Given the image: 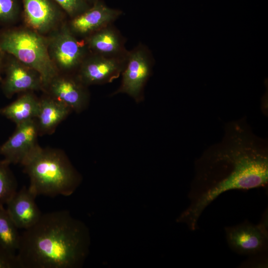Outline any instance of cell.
Here are the masks:
<instances>
[{
  "mask_svg": "<svg viewBox=\"0 0 268 268\" xmlns=\"http://www.w3.org/2000/svg\"><path fill=\"white\" fill-rule=\"evenodd\" d=\"M268 182L267 141L253 133L245 118L228 122L222 140L196 161L190 204L177 221L195 231L204 209L220 195L265 187Z\"/></svg>",
  "mask_w": 268,
  "mask_h": 268,
  "instance_id": "6da1fadb",
  "label": "cell"
},
{
  "mask_svg": "<svg viewBox=\"0 0 268 268\" xmlns=\"http://www.w3.org/2000/svg\"><path fill=\"white\" fill-rule=\"evenodd\" d=\"M89 230L68 211L42 214L20 234L19 268H79L89 253Z\"/></svg>",
  "mask_w": 268,
  "mask_h": 268,
  "instance_id": "7a4b0ae2",
  "label": "cell"
},
{
  "mask_svg": "<svg viewBox=\"0 0 268 268\" xmlns=\"http://www.w3.org/2000/svg\"><path fill=\"white\" fill-rule=\"evenodd\" d=\"M29 178L28 188L36 196H69L82 181L80 174L62 150L39 145L22 164Z\"/></svg>",
  "mask_w": 268,
  "mask_h": 268,
  "instance_id": "3957f363",
  "label": "cell"
},
{
  "mask_svg": "<svg viewBox=\"0 0 268 268\" xmlns=\"http://www.w3.org/2000/svg\"><path fill=\"white\" fill-rule=\"evenodd\" d=\"M0 49L36 70L41 75L44 91L60 73L48 51V39L28 28H12L0 32Z\"/></svg>",
  "mask_w": 268,
  "mask_h": 268,
  "instance_id": "277c9868",
  "label": "cell"
},
{
  "mask_svg": "<svg viewBox=\"0 0 268 268\" xmlns=\"http://www.w3.org/2000/svg\"><path fill=\"white\" fill-rule=\"evenodd\" d=\"M75 35L64 23L48 37L50 58L60 73L76 72L87 56L85 41L78 40Z\"/></svg>",
  "mask_w": 268,
  "mask_h": 268,
  "instance_id": "5b68a950",
  "label": "cell"
},
{
  "mask_svg": "<svg viewBox=\"0 0 268 268\" xmlns=\"http://www.w3.org/2000/svg\"><path fill=\"white\" fill-rule=\"evenodd\" d=\"M152 61L145 48L138 46L128 52L126 64L122 73L121 84L112 95L125 93L136 103L143 98V90L152 70Z\"/></svg>",
  "mask_w": 268,
  "mask_h": 268,
  "instance_id": "8992f818",
  "label": "cell"
},
{
  "mask_svg": "<svg viewBox=\"0 0 268 268\" xmlns=\"http://www.w3.org/2000/svg\"><path fill=\"white\" fill-rule=\"evenodd\" d=\"M229 247L240 255H254L266 252L268 244L267 211L259 224L245 221L235 226L225 227Z\"/></svg>",
  "mask_w": 268,
  "mask_h": 268,
  "instance_id": "52a82bcc",
  "label": "cell"
},
{
  "mask_svg": "<svg viewBox=\"0 0 268 268\" xmlns=\"http://www.w3.org/2000/svg\"><path fill=\"white\" fill-rule=\"evenodd\" d=\"M128 52L118 55L92 53L87 56L75 74L87 87L110 83L119 77L124 70Z\"/></svg>",
  "mask_w": 268,
  "mask_h": 268,
  "instance_id": "ba28073f",
  "label": "cell"
},
{
  "mask_svg": "<svg viewBox=\"0 0 268 268\" xmlns=\"http://www.w3.org/2000/svg\"><path fill=\"white\" fill-rule=\"evenodd\" d=\"M45 91L76 113L82 112L88 106L90 96L87 86L75 74L60 73L52 80Z\"/></svg>",
  "mask_w": 268,
  "mask_h": 268,
  "instance_id": "9c48e42d",
  "label": "cell"
},
{
  "mask_svg": "<svg viewBox=\"0 0 268 268\" xmlns=\"http://www.w3.org/2000/svg\"><path fill=\"white\" fill-rule=\"evenodd\" d=\"M39 135L36 119L16 125V129L8 139L0 146V153L9 164L23 162L39 145Z\"/></svg>",
  "mask_w": 268,
  "mask_h": 268,
  "instance_id": "30bf717a",
  "label": "cell"
},
{
  "mask_svg": "<svg viewBox=\"0 0 268 268\" xmlns=\"http://www.w3.org/2000/svg\"><path fill=\"white\" fill-rule=\"evenodd\" d=\"M4 70L5 76L1 82L6 97L10 98L17 93L44 91L40 74L13 57L11 56L5 63Z\"/></svg>",
  "mask_w": 268,
  "mask_h": 268,
  "instance_id": "8fae6325",
  "label": "cell"
},
{
  "mask_svg": "<svg viewBox=\"0 0 268 268\" xmlns=\"http://www.w3.org/2000/svg\"><path fill=\"white\" fill-rule=\"evenodd\" d=\"M27 27L44 35L57 28L63 17L61 8L53 0H22Z\"/></svg>",
  "mask_w": 268,
  "mask_h": 268,
  "instance_id": "7c38bea8",
  "label": "cell"
},
{
  "mask_svg": "<svg viewBox=\"0 0 268 268\" xmlns=\"http://www.w3.org/2000/svg\"><path fill=\"white\" fill-rule=\"evenodd\" d=\"M122 13L97 0L85 11L71 18L68 26L75 35L87 37L110 25Z\"/></svg>",
  "mask_w": 268,
  "mask_h": 268,
  "instance_id": "4fadbf2b",
  "label": "cell"
},
{
  "mask_svg": "<svg viewBox=\"0 0 268 268\" xmlns=\"http://www.w3.org/2000/svg\"><path fill=\"white\" fill-rule=\"evenodd\" d=\"M36 197L28 187H23L6 203V209L19 229L30 228L42 215L36 203Z\"/></svg>",
  "mask_w": 268,
  "mask_h": 268,
  "instance_id": "5bb4252c",
  "label": "cell"
},
{
  "mask_svg": "<svg viewBox=\"0 0 268 268\" xmlns=\"http://www.w3.org/2000/svg\"><path fill=\"white\" fill-rule=\"evenodd\" d=\"M40 101L39 111L36 119L39 134H50L72 111L49 95L40 99Z\"/></svg>",
  "mask_w": 268,
  "mask_h": 268,
  "instance_id": "9a60e30c",
  "label": "cell"
},
{
  "mask_svg": "<svg viewBox=\"0 0 268 268\" xmlns=\"http://www.w3.org/2000/svg\"><path fill=\"white\" fill-rule=\"evenodd\" d=\"M85 43L92 53L118 55L127 51L124 49L122 38L110 25L86 37Z\"/></svg>",
  "mask_w": 268,
  "mask_h": 268,
  "instance_id": "2e32d148",
  "label": "cell"
},
{
  "mask_svg": "<svg viewBox=\"0 0 268 268\" xmlns=\"http://www.w3.org/2000/svg\"><path fill=\"white\" fill-rule=\"evenodd\" d=\"M40 104V99L33 92H26L11 103L0 108V114L17 125L36 119Z\"/></svg>",
  "mask_w": 268,
  "mask_h": 268,
  "instance_id": "e0dca14e",
  "label": "cell"
},
{
  "mask_svg": "<svg viewBox=\"0 0 268 268\" xmlns=\"http://www.w3.org/2000/svg\"><path fill=\"white\" fill-rule=\"evenodd\" d=\"M13 220L3 205H0V242L10 253L16 254L20 239Z\"/></svg>",
  "mask_w": 268,
  "mask_h": 268,
  "instance_id": "ac0fdd59",
  "label": "cell"
},
{
  "mask_svg": "<svg viewBox=\"0 0 268 268\" xmlns=\"http://www.w3.org/2000/svg\"><path fill=\"white\" fill-rule=\"evenodd\" d=\"M9 165L3 159L0 160V205H6L17 191V181Z\"/></svg>",
  "mask_w": 268,
  "mask_h": 268,
  "instance_id": "d6986e66",
  "label": "cell"
},
{
  "mask_svg": "<svg viewBox=\"0 0 268 268\" xmlns=\"http://www.w3.org/2000/svg\"><path fill=\"white\" fill-rule=\"evenodd\" d=\"M19 11L17 0H0V22H13L18 18Z\"/></svg>",
  "mask_w": 268,
  "mask_h": 268,
  "instance_id": "ffe728a7",
  "label": "cell"
},
{
  "mask_svg": "<svg viewBox=\"0 0 268 268\" xmlns=\"http://www.w3.org/2000/svg\"><path fill=\"white\" fill-rule=\"evenodd\" d=\"M71 18L81 14L90 5L85 0H53Z\"/></svg>",
  "mask_w": 268,
  "mask_h": 268,
  "instance_id": "44dd1931",
  "label": "cell"
},
{
  "mask_svg": "<svg viewBox=\"0 0 268 268\" xmlns=\"http://www.w3.org/2000/svg\"><path fill=\"white\" fill-rule=\"evenodd\" d=\"M0 268H19L16 254L9 252L0 242Z\"/></svg>",
  "mask_w": 268,
  "mask_h": 268,
  "instance_id": "7402d4cb",
  "label": "cell"
},
{
  "mask_svg": "<svg viewBox=\"0 0 268 268\" xmlns=\"http://www.w3.org/2000/svg\"><path fill=\"white\" fill-rule=\"evenodd\" d=\"M5 53L0 49V82H1L2 77L1 76L2 71L4 70V57Z\"/></svg>",
  "mask_w": 268,
  "mask_h": 268,
  "instance_id": "603a6c76",
  "label": "cell"
},
{
  "mask_svg": "<svg viewBox=\"0 0 268 268\" xmlns=\"http://www.w3.org/2000/svg\"><path fill=\"white\" fill-rule=\"evenodd\" d=\"M86 2L91 6L94 4L97 0H85Z\"/></svg>",
  "mask_w": 268,
  "mask_h": 268,
  "instance_id": "cb8c5ba5",
  "label": "cell"
}]
</instances>
